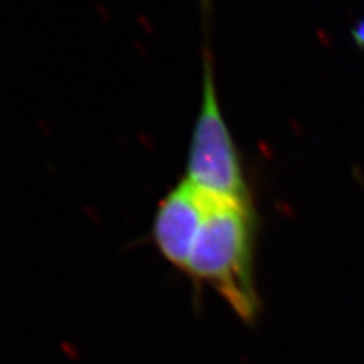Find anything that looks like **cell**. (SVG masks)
Segmentation results:
<instances>
[{
	"instance_id": "1",
	"label": "cell",
	"mask_w": 364,
	"mask_h": 364,
	"mask_svg": "<svg viewBox=\"0 0 364 364\" xmlns=\"http://www.w3.org/2000/svg\"><path fill=\"white\" fill-rule=\"evenodd\" d=\"M255 215L250 200L208 195L198 237L184 272L208 282L245 321L257 313L252 279Z\"/></svg>"
},
{
	"instance_id": "2",
	"label": "cell",
	"mask_w": 364,
	"mask_h": 364,
	"mask_svg": "<svg viewBox=\"0 0 364 364\" xmlns=\"http://www.w3.org/2000/svg\"><path fill=\"white\" fill-rule=\"evenodd\" d=\"M186 179L214 198L250 200L240 154L220 107L210 50L203 56L200 107L190 141Z\"/></svg>"
},
{
	"instance_id": "3",
	"label": "cell",
	"mask_w": 364,
	"mask_h": 364,
	"mask_svg": "<svg viewBox=\"0 0 364 364\" xmlns=\"http://www.w3.org/2000/svg\"><path fill=\"white\" fill-rule=\"evenodd\" d=\"M207 208V193L186 178L159 202L152 234L158 250L170 264L186 270Z\"/></svg>"
}]
</instances>
